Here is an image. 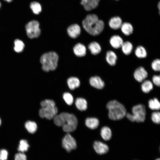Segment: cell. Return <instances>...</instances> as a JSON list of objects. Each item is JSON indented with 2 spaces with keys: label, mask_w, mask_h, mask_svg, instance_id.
<instances>
[{
  "label": "cell",
  "mask_w": 160,
  "mask_h": 160,
  "mask_svg": "<svg viewBox=\"0 0 160 160\" xmlns=\"http://www.w3.org/2000/svg\"><path fill=\"white\" fill-rule=\"evenodd\" d=\"M53 119L55 124L58 127H62L63 131L67 133L73 132L76 129L77 119L72 113L62 112L57 114Z\"/></svg>",
  "instance_id": "6da1fadb"
},
{
  "label": "cell",
  "mask_w": 160,
  "mask_h": 160,
  "mask_svg": "<svg viewBox=\"0 0 160 160\" xmlns=\"http://www.w3.org/2000/svg\"><path fill=\"white\" fill-rule=\"evenodd\" d=\"M83 26L89 34L93 36L99 35L103 31L105 24L94 14H89L82 22Z\"/></svg>",
  "instance_id": "7a4b0ae2"
},
{
  "label": "cell",
  "mask_w": 160,
  "mask_h": 160,
  "mask_svg": "<svg viewBox=\"0 0 160 160\" xmlns=\"http://www.w3.org/2000/svg\"><path fill=\"white\" fill-rule=\"evenodd\" d=\"M106 107L108 111V117L111 120H120L126 116L127 111L125 107L116 100L109 101L107 104Z\"/></svg>",
  "instance_id": "3957f363"
},
{
  "label": "cell",
  "mask_w": 160,
  "mask_h": 160,
  "mask_svg": "<svg viewBox=\"0 0 160 160\" xmlns=\"http://www.w3.org/2000/svg\"><path fill=\"white\" fill-rule=\"evenodd\" d=\"M58 59L57 54L55 52H49L43 54L40 58L43 70L48 72L55 70L57 66Z\"/></svg>",
  "instance_id": "277c9868"
},
{
  "label": "cell",
  "mask_w": 160,
  "mask_h": 160,
  "mask_svg": "<svg viewBox=\"0 0 160 160\" xmlns=\"http://www.w3.org/2000/svg\"><path fill=\"white\" fill-rule=\"evenodd\" d=\"M40 105L41 108L39 110V114L41 118L51 120L57 114L58 109L53 100H45L41 102Z\"/></svg>",
  "instance_id": "5b68a950"
},
{
  "label": "cell",
  "mask_w": 160,
  "mask_h": 160,
  "mask_svg": "<svg viewBox=\"0 0 160 160\" xmlns=\"http://www.w3.org/2000/svg\"><path fill=\"white\" fill-rule=\"evenodd\" d=\"M132 114L127 113L126 116L129 120L138 123L143 122L145 119L146 110L144 105L139 104L134 106L132 108Z\"/></svg>",
  "instance_id": "8992f818"
},
{
  "label": "cell",
  "mask_w": 160,
  "mask_h": 160,
  "mask_svg": "<svg viewBox=\"0 0 160 160\" xmlns=\"http://www.w3.org/2000/svg\"><path fill=\"white\" fill-rule=\"evenodd\" d=\"M39 22L35 20L31 21L25 25V30L28 37L32 39L38 37L41 34Z\"/></svg>",
  "instance_id": "52a82bcc"
},
{
  "label": "cell",
  "mask_w": 160,
  "mask_h": 160,
  "mask_svg": "<svg viewBox=\"0 0 160 160\" xmlns=\"http://www.w3.org/2000/svg\"><path fill=\"white\" fill-rule=\"evenodd\" d=\"M63 147L68 152L75 149L77 144L75 139L69 134L67 133L62 140Z\"/></svg>",
  "instance_id": "ba28073f"
},
{
  "label": "cell",
  "mask_w": 160,
  "mask_h": 160,
  "mask_svg": "<svg viewBox=\"0 0 160 160\" xmlns=\"http://www.w3.org/2000/svg\"><path fill=\"white\" fill-rule=\"evenodd\" d=\"M93 148L98 154L103 155L109 151L108 146L105 144L99 141H96L94 143Z\"/></svg>",
  "instance_id": "9c48e42d"
},
{
  "label": "cell",
  "mask_w": 160,
  "mask_h": 160,
  "mask_svg": "<svg viewBox=\"0 0 160 160\" xmlns=\"http://www.w3.org/2000/svg\"><path fill=\"white\" fill-rule=\"evenodd\" d=\"M148 73L142 66L137 68L135 71L134 76L135 79L139 82L144 81L148 77Z\"/></svg>",
  "instance_id": "30bf717a"
},
{
  "label": "cell",
  "mask_w": 160,
  "mask_h": 160,
  "mask_svg": "<svg viewBox=\"0 0 160 160\" xmlns=\"http://www.w3.org/2000/svg\"><path fill=\"white\" fill-rule=\"evenodd\" d=\"M67 31L70 37L76 39L79 36L81 30L79 25L76 24H75L69 26L67 28Z\"/></svg>",
  "instance_id": "8fae6325"
},
{
  "label": "cell",
  "mask_w": 160,
  "mask_h": 160,
  "mask_svg": "<svg viewBox=\"0 0 160 160\" xmlns=\"http://www.w3.org/2000/svg\"><path fill=\"white\" fill-rule=\"evenodd\" d=\"M100 0H81V4L86 10L89 11L96 8L98 5Z\"/></svg>",
  "instance_id": "7c38bea8"
},
{
  "label": "cell",
  "mask_w": 160,
  "mask_h": 160,
  "mask_svg": "<svg viewBox=\"0 0 160 160\" xmlns=\"http://www.w3.org/2000/svg\"><path fill=\"white\" fill-rule=\"evenodd\" d=\"M89 81L91 86L98 89H103L105 85L104 81L100 77L97 76L90 77Z\"/></svg>",
  "instance_id": "4fadbf2b"
},
{
  "label": "cell",
  "mask_w": 160,
  "mask_h": 160,
  "mask_svg": "<svg viewBox=\"0 0 160 160\" xmlns=\"http://www.w3.org/2000/svg\"><path fill=\"white\" fill-rule=\"evenodd\" d=\"M122 23L121 19L118 16L111 17L108 22L109 27L114 30H117L120 28Z\"/></svg>",
  "instance_id": "5bb4252c"
},
{
  "label": "cell",
  "mask_w": 160,
  "mask_h": 160,
  "mask_svg": "<svg viewBox=\"0 0 160 160\" xmlns=\"http://www.w3.org/2000/svg\"><path fill=\"white\" fill-rule=\"evenodd\" d=\"M73 51L75 54L78 57H84L86 54L85 47L81 43H78L74 46L73 47Z\"/></svg>",
  "instance_id": "9a60e30c"
},
{
  "label": "cell",
  "mask_w": 160,
  "mask_h": 160,
  "mask_svg": "<svg viewBox=\"0 0 160 160\" xmlns=\"http://www.w3.org/2000/svg\"><path fill=\"white\" fill-rule=\"evenodd\" d=\"M123 42L122 39L118 35L113 36L110 39V43L111 45L116 49L121 47Z\"/></svg>",
  "instance_id": "2e32d148"
},
{
  "label": "cell",
  "mask_w": 160,
  "mask_h": 160,
  "mask_svg": "<svg viewBox=\"0 0 160 160\" xmlns=\"http://www.w3.org/2000/svg\"><path fill=\"white\" fill-rule=\"evenodd\" d=\"M106 60L108 63L111 66H114L116 63L117 56L115 53L113 51H108L106 55Z\"/></svg>",
  "instance_id": "e0dca14e"
},
{
  "label": "cell",
  "mask_w": 160,
  "mask_h": 160,
  "mask_svg": "<svg viewBox=\"0 0 160 160\" xmlns=\"http://www.w3.org/2000/svg\"><path fill=\"white\" fill-rule=\"evenodd\" d=\"M85 124L88 128L91 129H96L98 127L99 121L97 118L88 117L85 120Z\"/></svg>",
  "instance_id": "ac0fdd59"
},
{
  "label": "cell",
  "mask_w": 160,
  "mask_h": 160,
  "mask_svg": "<svg viewBox=\"0 0 160 160\" xmlns=\"http://www.w3.org/2000/svg\"><path fill=\"white\" fill-rule=\"evenodd\" d=\"M68 85L71 90H73L79 87L80 85L79 79L75 77H71L68 78L67 80Z\"/></svg>",
  "instance_id": "d6986e66"
},
{
  "label": "cell",
  "mask_w": 160,
  "mask_h": 160,
  "mask_svg": "<svg viewBox=\"0 0 160 160\" xmlns=\"http://www.w3.org/2000/svg\"><path fill=\"white\" fill-rule=\"evenodd\" d=\"M120 28L122 32L127 36L131 34L133 31V28L132 25L128 22H124L122 23Z\"/></svg>",
  "instance_id": "ffe728a7"
},
{
  "label": "cell",
  "mask_w": 160,
  "mask_h": 160,
  "mask_svg": "<svg viewBox=\"0 0 160 160\" xmlns=\"http://www.w3.org/2000/svg\"><path fill=\"white\" fill-rule=\"evenodd\" d=\"M88 48L92 54L94 55H98L101 50L100 46L98 43L95 41L90 43L88 45Z\"/></svg>",
  "instance_id": "44dd1931"
},
{
  "label": "cell",
  "mask_w": 160,
  "mask_h": 160,
  "mask_svg": "<svg viewBox=\"0 0 160 160\" xmlns=\"http://www.w3.org/2000/svg\"><path fill=\"white\" fill-rule=\"evenodd\" d=\"M75 104L77 108L81 111H85L87 108V101L83 98H77L76 99Z\"/></svg>",
  "instance_id": "7402d4cb"
},
{
  "label": "cell",
  "mask_w": 160,
  "mask_h": 160,
  "mask_svg": "<svg viewBox=\"0 0 160 160\" xmlns=\"http://www.w3.org/2000/svg\"><path fill=\"white\" fill-rule=\"evenodd\" d=\"M100 134L102 138L105 141L110 140L112 137L111 131V129L107 126H104L102 128Z\"/></svg>",
  "instance_id": "603a6c76"
},
{
  "label": "cell",
  "mask_w": 160,
  "mask_h": 160,
  "mask_svg": "<svg viewBox=\"0 0 160 160\" xmlns=\"http://www.w3.org/2000/svg\"><path fill=\"white\" fill-rule=\"evenodd\" d=\"M121 47L123 53L126 55H128L132 52L133 46L130 42L126 41L123 43Z\"/></svg>",
  "instance_id": "cb8c5ba5"
},
{
  "label": "cell",
  "mask_w": 160,
  "mask_h": 160,
  "mask_svg": "<svg viewBox=\"0 0 160 160\" xmlns=\"http://www.w3.org/2000/svg\"><path fill=\"white\" fill-rule=\"evenodd\" d=\"M141 89L145 93H148L153 88L152 83L149 80H144L141 85Z\"/></svg>",
  "instance_id": "d4e9b609"
},
{
  "label": "cell",
  "mask_w": 160,
  "mask_h": 160,
  "mask_svg": "<svg viewBox=\"0 0 160 160\" xmlns=\"http://www.w3.org/2000/svg\"><path fill=\"white\" fill-rule=\"evenodd\" d=\"M25 126L28 132L31 133H35L37 129V124L34 121H27L25 123Z\"/></svg>",
  "instance_id": "484cf974"
},
{
  "label": "cell",
  "mask_w": 160,
  "mask_h": 160,
  "mask_svg": "<svg viewBox=\"0 0 160 160\" xmlns=\"http://www.w3.org/2000/svg\"><path fill=\"white\" fill-rule=\"evenodd\" d=\"M136 56L139 58H145L147 55V53L145 49L142 46H139L136 48L135 50Z\"/></svg>",
  "instance_id": "4316f807"
},
{
  "label": "cell",
  "mask_w": 160,
  "mask_h": 160,
  "mask_svg": "<svg viewBox=\"0 0 160 160\" xmlns=\"http://www.w3.org/2000/svg\"><path fill=\"white\" fill-rule=\"evenodd\" d=\"M14 50L17 53L22 52L25 47V44L21 40L19 39H15L14 41Z\"/></svg>",
  "instance_id": "83f0119b"
},
{
  "label": "cell",
  "mask_w": 160,
  "mask_h": 160,
  "mask_svg": "<svg viewBox=\"0 0 160 160\" xmlns=\"http://www.w3.org/2000/svg\"><path fill=\"white\" fill-rule=\"evenodd\" d=\"M148 106L152 110H158L160 108V103L157 99L154 98L149 101Z\"/></svg>",
  "instance_id": "f1b7e54d"
},
{
  "label": "cell",
  "mask_w": 160,
  "mask_h": 160,
  "mask_svg": "<svg viewBox=\"0 0 160 160\" xmlns=\"http://www.w3.org/2000/svg\"><path fill=\"white\" fill-rule=\"evenodd\" d=\"M29 147L27 141L25 140H21L20 141L17 150L20 152L24 153L27 151Z\"/></svg>",
  "instance_id": "f546056e"
},
{
  "label": "cell",
  "mask_w": 160,
  "mask_h": 160,
  "mask_svg": "<svg viewBox=\"0 0 160 160\" xmlns=\"http://www.w3.org/2000/svg\"><path fill=\"white\" fill-rule=\"evenodd\" d=\"M30 7L33 13L36 15L39 14L41 11V7L40 4L36 1L32 2Z\"/></svg>",
  "instance_id": "4dcf8cb0"
},
{
  "label": "cell",
  "mask_w": 160,
  "mask_h": 160,
  "mask_svg": "<svg viewBox=\"0 0 160 160\" xmlns=\"http://www.w3.org/2000/svg\"><path fill=\"white\" fill-rule=\"evenodd\" d=\"M63 98L66 103L69 105H71L73 102V98L72 95L69 92H65L63 95Z\"/></svg>",
  "instance_id": "1f68e13d"
},
{
  "label": "cell",
  "mask_w": 160,
  "mask_h": 160,
  "mask_svg": "<svg viewBox=\"0 0 160 160\" xmlns=\"http://www.w3.org/2000/svg\"><path fill=\"white\" fill-rule=\"evenodd\" d=\"M151 119L155 124H159L160 123V113L158 111H155L152 113Z\"/></svg>",
  "instance_id": "d6a6232c"
},
{
  "label": "cell",
  "mask_w": 160,
  "mask_h": 160,
  "mask_svg": "<svg viewBox=\"0 0 160 160\" xmlns=\"http://www.w3.org/2000/svg\"><path fill=\"white\" fill-rule=\"evenodd\" d=\"M151 67L153 69L156 71L160 70V60L157 59L154 60L151 63Z\"/></svg>",
  "instance_id": "836d02e7"
},
{
  "label": "cell",
  "mask_w": 160,
  "mask_h": 160,
  "mask_svg": "<svg viewBox=\"0 0 160 160\" xmlns=\"http://www.w3.org/2000/svg\"><path fill=\"white\" fill-rule=\"evenodd\" d=\"M8 153L7 151L5 149L0 150V160H7Z\"/></svg>",
  "instance_id": "e575fe53"
},
{
  "label": "cell",
  "mask_w": 160,
  "mask_h": 160,
  "mask_svg": "<svg viewBox=\"0 0 160 160\" xmlns=\"http://www.w3.org/2000/svg\"><path fill=\"white\" fill-rule=\"evenodd\" d=\"M14 159L15 160H27V157L23 153L20 152L15 154Z\"/></svg>",
  "instance_id": "d590c367"
},
{
  "label": "cell",
  "mask_w": 160,
  "mask_h": 160,
  "mask_svg": "<svg viewBox=\"0 0 160 160\" xmlns=\"http://www.w3.org/2000/svg\"><path fill=\"white\" fill-rule=\"evenodd\" d=\"M153 83L157 86L159 87L160 85V77L159 75H154L152 79Z\"/></svg>",
  "instance_id": "8d00e7d4"
},
{
  "label": "cell",
  "mask_w": 160,
  "mask_h": 160,
  "mask_svg": "<svg viewBox=\"0 0 160 160\" xmlns=\"http://www.w3.org/2000/svg\"><path fill=\"white\" fill-rule=\"evenodd\" d=\"M157 7H158V8L159 9V15L160 14V2L159 1L158 2V3Z\"/></svg>",
  "instance_id": "74e56055"
},
{
  "label": "cell",
  "mask_w": 160,
  "mask_h": 160,
  "mask_svg": "<svg viewBox=\"0 0 160 160\" xmlns=\"http://www.w3.org/2000/svg\"><path fill=\"white\" fill-rule=\"evenodd\" d=\"M5 0V1H7L8 2H11L12 0Z\"/></svg>",
  "instance_id": "f35d334b"
},
{
  "label": "cell",
  "mask_w": 160,
  "mask_h": 160,
  "mask_svg": "<svg viewBox=\"0 0 160 160\" xmlns=\"http://www.w3.org/2000/svg\"><path fill=\"white\" fill-rule=\"evenodd\" d=\"M1 119L0 118V126L1 125Z\"/></svg>",
  "instance_id": "ab89813d"
},
{
  "label": "cell",
  "mask_w": 160,
  "mask_h": 160,
  "mask_svg": "<svg viewBox=\"0 0 160 160\" xmlns=\"http://www.w3.org/2000/svg\"><path fill=\"white\" fill-rule=\"evenodd\" d=\"M155 160H160V158H158L156 159Z\"/></svg>",
  "instance_id": "60d3db41"
},
{
  "label": "cell",
  "mask_w": 160,
  "mask_h": 160,
  "mask_svg": "<svg viewBox=\"0 0 160 160\" xmlns=\"http://www.w3.org/2000/svg\"><path fill=\"white\" fill-rule=\"evenodd\" d=\"M1 3L0 2V8L1 7Z\"/></svg>",
  "instance_id": "b9f144b4"
},
{
  "label": "cell",
  "mask_w": 160,
  "mask_h": 160,
  "mask_svg": "<svg viewBox=\"0 0 160 160\" xmlns=\"http://www.w3.org/2000/svg\"><path fill=\"white\" fill-rule=\"evenodd\" d=\"M116 0V1H118L119 0Z\"/></svg>",
  "instance_id": "7bdbcfd3"
}]
</instances>
